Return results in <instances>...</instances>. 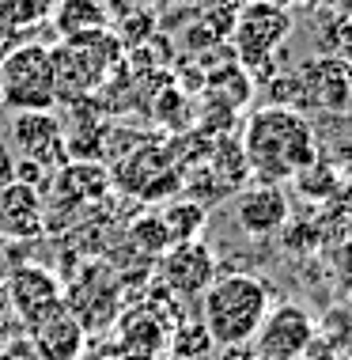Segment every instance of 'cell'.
Listing matches in <instances>:
<instances>
[{
	"label": "cell",
	"instance_id": "1",
	"mask_svg": "<svg viewBox=\"0 0 352 360\" xmlns=\"http://www.w3.org/2000/svg\"><path fill=\"white\" fill-rule=\"evenodd\" d=\"M239 148L247 160V171L258 174V182L280 186L318 160V129L307 114L266 103L250 114Z\"/></svg>",
	"mask_w": 352,
	"mask_h": 360
},
{
	"label": "cell",
	"instance_id": "2",
	"mask_svg": "<svg viewBox=\"0 0 352 360\" xmlns=\"http://www.w3.org/2000/svg\"><path fill=\"white\" fill-rule=\"evenodd\" d=\"M273 307V285L254 274H223L201 296V323L216 345L254 342L261 319Z\"/></svg>",
	"mask_w": 352,
	"mask_h": 360
},
{
	"label": "cell",
	"instance_id": "3",
	"mask_svg": "<svg viewBox=\"0 0 352 360\" xmlns=\"http://www.w3.org/2000/svg\"><path fill=\"white\" fill-rule=\"evenodd\" d=\"M292 34V12L277 0H247L231 19L235 61L254 76H266L269 61Z\"/></svg>",
	"mask_w": 352,
	"mask_h": 360
},
{
	"label": "cell",
	"instance_id": "4",
	"mask_svg": "<svg viewBox=\"0 0 352 360\" xmlns=\"http://www.w3.org/2000/svg\"><path fill=\"white\" fill-rule=\"evenodd\" d=\"M0 80H4V106L15 110H53L57 84H53V57L46 46L27 42L15 46L0 61Z\"/></svg>",
	"mask_w": 352,
	"mask_h": 360
},
{
	"label": "cell",
	"instance_id": "5",
	"mask_svg": "<svg viewBox=\"0 0 352 360\" xmlns=\"http://www.w3.org/2000/svg\"><path fill=\"white\" fill-rule=\"evenodd\" d=\"M299 80V114H330V118H352V65L337 53H318L296 69Z\"/></svg>",
	"mask_w": 352,
	"mask_h": 360
},
{
	"label": "cell",
	"instance_id": "6",
	"mask_svg": "<svg viewBox=\"0 0 352 360\" xmlns=\"http://www.w3.org/2000/svg\"><path fill=\"white\" fill-rule=\"evenodd\" d=\"M216 277V255L204 239L174 243L159 255V281L174 300H201Z\"/></svg>",
	"mask_w": 352,
	"mask_h": 360
},
{
	"label": "cell",
	"instance_id": "7",
	"mask_svg": "<svg viewBox=\"0 0 352 360\" xmlns=\"http://www.w3.org/2000/svg\"><path fill=\"white\" fill-rule=\"evenodd\" d=\"M315 334H318V323L303 304H277L261 319L250 345L261 360H296Z\"/></svg>",
	"mask_w": 352,
	"mask_h": 360
},
{
	"label": "cell",
	"instance_id": "8",
	"mask_svg": "<svg viewBox=\"0 0 352 360\" xmlns=\"http://www.w3.org/2000/svg\"><path fill=\"white\" fill-rule=\"evenodd\" d=\"M8 133H12V144L19 148V155L42 163L46 171H53L57 163H72L61 118L53 110H15Z\"/></svg>",
	"mask_w": 352,
	"mask_h": 360
},
{
	"label": "cell",
	"instance_id": "9",
	"mask_svg": "<svg viewBox=\"0 0 352 360\" xmlns=\"http://www.w3.org/2000/svg\"><path fill=\"white\" fill-rule=\"evenodd\" d=\"M8 285V300H12V315L19 319V326H34L38 319L61 311L68 300L61 296V285H57L53 274H46L42 266H19Z\"/></svg>",
	"mask_w": 352,
	"mask_h": 360
},
{
	"label": "cell",
	"instance_id": "10",
	"mask_svg": "<svg viewBox=\"0 0 352 360\" xmlns=\"http://www.w3.org/2000/svg\"><path fill=\"white\" fill-rule=\"evenodd\" d=\"M288 217H292V205L277 182H254V186L239 190V198H235V224L250 239H266V236L285 231Z\"/></svg>",
	"mask_w": 352,
	"mask_h": 360
},
{
	"label": "cell",
	"instance_id": "11",
	"mask_svg": "<svg viewBox=\"0 0 352 360\" xmlns=\"http://www.w3.org/2000/svg\"><path fill=\"white\" fill-rule=\"evenodd\" d=\"M27 338L34 342L42 360H80L87 345V326L68 311V304L53 315L38 319L34 326H27Z\"/></svg>",
	"mask_w": 352,
	"mask_h": 360
},
{
	"label": "cell",
	"instance_id": "12",
	"mask_svg": "<svg viewBox=\"0 0 352 360\" xmlns=\"http://www.w3.org/2000/svg\"><path fill=\"white\" fill-rule=\"evenodd\" d=\"M46 231V201L34 186L8 182L0 186V236L4 239H38Z\"/></svg>",
	"mask_w": 352,
	"mask_h": 360
},
{
	"label": "cell",
	"instance_id": "13",
	"mask_svg": "<svg viewBox=\"0 0 352 360\" xmlns=\"http://www.w3.org/2000/svg\"><path fill=\"white\" fill-rule=\"evenodd\" d=\"M167 334L171 326L155 319L148 307H136L122 319L117 326V345H122V360H159L167 356Z\"/></svg>",
	"mask_w": 352,
	"mask_h": 360
},
{
	"label": "cell",
	"instance_id": "14",
	"mask_svg": "<svg viewBox=\"0 0 352 360\" xmlns=\"http://www.w3.org/2000/svg\"><path fill=\"white\" fill-rule=\"evenodd\" d=\"M50 19H53V31L61 34V42H68V38L106 31L110 12H106V0H57Z\"/></svg>",
	"mask_w": 352,
	"mask_h": 360
},
{
	"label": "cell",
	"instance_id": "15",
	"mask_svg": "<svg viewBox=\"0 0 352 360\" xmlns=\"http://www.w3.org/2000/svg\"><path fill=\"white\" fill-rule=\"evenodd\" d=\"M216 342H212L209 326L201 319H182L178 326H171L167 334V353L178 356V360H209Z\"/></svg>",
	"mask_w": 352,
	"mask_h": 360
},
{
	"label": "cell",
	"instance_id": "16",
	"mask_svg": "<svg viewBox=\"0 0 352 360\" xmlns=\"http://www.w3.org/2000/svg\"><path fill=\"white\" fill-rule=\"evenodd\" d=\"M292 186H296V193L303 201H330L341 190V174H337L334 163L315 160L311 167H303L296 179H292Z\"/></svg>",
	"mask_w": 352,
	"mask_h": 360
},
{
	"label": "cell",
	"instance_id": "17",
	"mask_svg": "<svg viewBox=\"0 0 352 360\" xmlns=\"http://www.w3.org/2000/svg\"><path fill=\"white\" fill-rule=\"evenodd\" d=\"M163 228L171 236V247L174 243H190L201 236V224H204V205H193V201H174L159 212Z\"/></svg>",
	"mask_w": 352,
	"mask_h": 360
},
{
	"label": "cell",
	"instance_id": "18",
	"mask_svg": "<svg viewBox=\"0 0 352 360\" xmlns=\"http://www.w3.org/2000/svg\"><path fill=\"white\" fill-rule=\"evenodd\" d=\"M57 0H0V27L8 31H27L38 27L42 19H50Z\"/></svg>",
	"mask_w": 352,
	"mask_h": 360
},
{
	"label": "cell",
	"instance_id": "19",
	"mask_svg": "<svg viewBox=\"0 0 352 360\" xmlns=\"http://www.w3.org/2000/svg\"><path fill=\"white\" fill-rule=\"evenodd\" d=\"M133 239H136V247L148 250V255H163V250L171 247V236H167V228H163L159 212H155V217H144L141 224H136Z\"/></svg>",
	"mask_w": 352,
	"mask_h": 360
},
{
	"label": "cell",
	"instance_id": "20",
	"mask_svg": "<svg viewBox=\"0 0 352 360\" xmlns=\"http://www.w3.org/2000/svg\"><path fill=\"white\" fill-rule=\"evenodd\" d=\"M0 360H42V356H38V349H34L31 338H27V334H15L12 342L0 345Z\"/></svg>",
	"mask_w": 352,
	"mask_h": 360
},
{
	"label": "cell",
	"instance_id": "21",
	"mask_svg": "<svg viewBox=\"0 0 352 360\" xmlns=\"http://www.w3.org/2000/svg\"><path fill=\"white\" fill-rule=\"evenodd\" d=\"M46 174H50V171H46L42 167V163H34V160H23V155H19V160H15V182H23V186H46Z\"/></svg>",
	"mask_w": 352,
	"mask_h": 360
},
{
	"label": "cell",
	"instance_id": "22",
	"mask_svg": "<svg viewBox=\"0 0 352 360\" xmlns=\"http://www.w3.org/2000/svg\"><path fill=\"white\" fill-rule=\"evenodd\" d=\"M296 360H337V349H334V342H330V338L315 334V338H311V345L303 349Z\"/></svg>",
	"mask_w": 352,
	"mask_h": 360
},
{
	"label": "cell",
	"instance_id": "23",
	"mask_svg": "<svg viewBox=\"0 0 352 360\" xmlns=\"http://www.w3.org/2000/svg\"><path fill=\"white\" fill-rule=\"evenodd\" d=\"M209 360H258V353H254L250 342H242V345H216Z\"/></svg>",
	"mask_w": 352,
	"mask_h": 360
},
{
	"label": "cell",
	"instance_id": "24",
	"mask_svg": "<svg viewBox=\"0 0 352 360\" xmlns=\"http://www.w3.org/2000/svg\"><path fill=\"white\" fill-rule=\"evenodd\" d=\"M8 182H15V152L12 144L0 141V186H8Z\"/></svg>",
	"mask_w": 352,
	"mask_h": 360
},
{
	"label": "cell",
	"instance_id": "25",
	"mask_svg": "<svg viewBox=\"0 0 352 360\" xmlns=\"http://www.w3.org/2000/svg\"><path fill=\"white\" fill-rule=\"evenodd\" d=\"M15 50V31H8V27H0V61H4L8 53Z\"/></svg>",
	"mask_w": 352,
	"mask_h": 360
},
{
	"label": "cell",
	"instance_id": "26",
	"mask_svg": "<svg viewBox=\"0 0 352 360\" xmlns=\"http://www.w3.org/2000/svg\"><path fill=\"white\" fill-rule=\"evenodd\" d=\"M12 315V300H8V285H0V319Z\"/></svg>",
	"mask_w": 352,
	"mask_h": 360
},
{
	"label": "cell",
	"instance_id": "27",
	"mask_svg": "<svg viewBox=\"0 0 352 360\" xmlns=\"http://www.w3.org/2000/svg\"><path fill=\"white\" fill-rule=\"evenodd\" d=\"M8 243H12V239H4V236H0V274H4L8 266H12V258H8Z\"/></svg>",
	"mask_w": 352,
	"mask_h": 360
},
{
	"label": "cell",
	"instance_id": "28",
	"mask_svg": "<svg viewBox=\"0 0 352 360\" xmlns=\"http://www.w3.org/2000/svg\"><path fill=\"white\" fill-rule=\"evenodd\" d=\"M337 57H341L345 65H352V42H345V46H341V50H337Z\"/></svg>",
	"mask_w": 352,
	"mask_h": 360
},
{
	"label": "cell",
	"instance_id": "29",
	"mask_svg": "<svg viewBox=\"0 0 352 360\" xmlns=\"http://www.w3.org/2000/svg\"><path fill=\"white\" fill-rule=\"evenodd\" d=\"M133 4H141V8H155V4H171V0H133Z\"/></svg>",
	"mask_w": 352,
	"mask_h": 360
},
{
	"label": "cell",
	"instance_id": "30",
	"mask_svg": "<svg viewBox=\"0 0 352 360\" xmlns=\"http://www.w3.org/2000/svg\"><path fill=\"white\" fill-rule=\"evenodd\" d=\"M277 4H285V8H288V4H311V0H277Z\"/></svg>",
	"mask_w": 352,
	"mask_h": 360
},
{
	"label": "cell",
	"instance_id": "31",
	"mask_svg": "<svg viewBox=\"0 0 352 360\" xmlns=\"http://www.w3.org/2000/svg\"><path fill=\"white\" fill-rule=\"evenodd\" d=\"M0 106H4V80H0Z\"/></svg>",
	"mask_w": 352,
	"mask_h": 360
},
{
	"label": "cell",
	"instance_id": "32",
	"mask_svg": "<svg viewBox=\"0 0 352 360\" xmlns=\"http://www.w3.org/2000/svg\"><path fill=\"white\" fill-rule=\"evenodd\" d=\"M163 360H178V356H163Z\"/></svg>",
	"mask_w": 352,
	"mask_h": 360
},
{
	"label": "cell",
	"instance_id": "33",
	"mask_svg": "<svg viewBox=\"0 0 352 360\" xmlns=\"http://www.w3.org/2000/svg\"><path fill=\"white\" fill-rule=\"evenodd\" d=\"M258 360H261V356H258Z\"/></svg>",
	"mask_w": 352,
	"mask_h": 360
}]
</instances>
